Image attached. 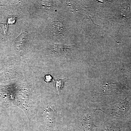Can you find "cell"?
Instances as JSON below:
<instances>
[{
    "label": "cell",
    "instance_id": "6da1fadb",
    "mask_svg": "<svg viewBox=\"0 0 131 131\" xmlns=\"http://www.w3.org/2000/svg\"><path fill=\"white\" fill-rule=\"evenodd\" d=\"M43 115L44 119L47 124V126L49 127L52 126L56 118L55 107L50 105L46 106L43 110Z\"/></svg>",
    "mask_w": 131,
    "mask_h": 131
},
{
    "label": "cell",
    "instance_id": "7a4b0ae2",
    "mask_svg": "<svg viewBox=\"0 0 131 131\" xmlns=\"http://www.w3.org/2000/svg\"><path fill=\"white\" fill-rule=\"evenodd\" d=\"M129 102L127 98L113 106L111 114L114 115H123L127 112L129 108Z\"/></svg>",
    "mask_w": 131,
    "mask_h": 131
},
{
    "label": "cell",
    "instance_id": "3957f363",
    "mask_svg": "<svg viewBox=\"0 0 131 131\" xmlns=\"http://www.w3.org/2000/svg\"><path fill=\"white\" fill-rule=\"evenodd\" d=\"M78 127L76 131H93L96 126L90 117H85Z\"/></svg>",
    "mask_w": 131,
    "mask_h": 131
},
{
    "label": "cell",
    "instance_id": "277c9868",
    "mask_svg": "<svg viewBox=\"0 0 131 131\" xmlns=\"http://www.w3.org/2000/svg\"><path fill=\"white\" fill-rule=\"evenodd\" d=\"M72 46L54 45L50 49V51L53 54L58 55H64L70 53L73 50Z\"/></svg>",
    "mask_w": 131,
    "mask_h": 131
},
{
    "label": "cell",
    "instance_id": "5b68a950",
    "mask_svg": "<svg viewBox=\"0 0 131 131\" xmlns=\"http://www.w3.org/2000/svg\"><path fill=\"white\" fill-rule=\"evenodd\" d=\"M28 41L27 33L25 32L21 34L15 41V45L17 49L19 50H23L26 47Z\"/></svg>",
    "mask_w": 131,
    "mask_h": 131
},
{
    "label": "cell",
    "instance_id": "8992f818",
    "mask_svg": "<svg viewBox=\"0 0 131 131\" xmlns=\"http://www.w3.org/2000/svg\"><path fill=\"white\" fill-rule=\"evenodd\" d=\"M63 27L62 24L58 21L52 22L51 24L50 29L52 32L56 34L61 33L63 31Z\"/></svg>",
    "mask_w": 131,
    "mask_h": 131
},
{
    "label": "cell",
    "instance_id": "52a82bcc",
    "mask_svg": "<svg viewBox=\"0 0 131 131\" xmlns=\"http://www.w3.org/2000/svg\"><path fill=\"white\" fill-rule=\"evenodd\" d=\"M66 79H58L54 81L56 89L58 92V95L61 92V90L63 88L64 82Z\"/></svg>",
    "mask_w": 131,
    "mask_h": 131
},
{
    "label": "cell",
    "instance_id": "ba28073f",
    "mask_svg": "<svg viewBox=\"0 0 131 131\" xmlns=\"http://www.w3.org/2000/svg\"><path fill=\"white\" fill-rule=\"evenodd\" d=\"M52 79V78L50 75H46L45 77V80L47 82H50L51 81Z\"/></svg>",
    "mask_w": 131,
    "mask_h": 131
},
{
    "label": "cell",
    "instance_id": "9c48e42d",
    "mask_svg": "<svg viewBox=\"0 0 131 131\" xmlns=\"http://www.w3.org/2000/svg\"><path fill=\"white\" fill-rule=\"evenodd\" d=\"M15 17H11L8 19V23L9 24H14L15 21Z\"/></svg>",
    "mask_w": 131,
    "mask_h": 131
},
{
    "label": "cell",
    "instance_id": "30bf717a",
    "mask_svg": "<svg viewBox=\"0 0 131 131\" xmlns=\"http://www.w3.org/2000/svg\"><path fill=\"white\" fill-rule=\"evenodd\" d=\"M130 131H131V130H130Z\"/></svg>",
    "mask_w": 131,
    "mask_h": 131
}]
</instances>
